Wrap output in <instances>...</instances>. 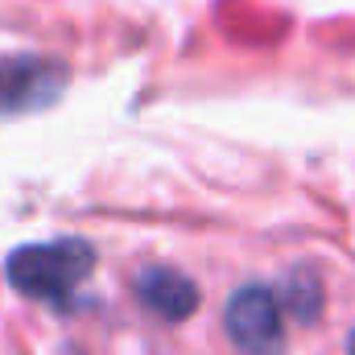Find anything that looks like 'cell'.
I'll list each match as a JSON object with an SVG mask.
<instances>
[{
  "instance_id": "cell-6",
  "label": "cell",
  "mask_w": 355,
  "mask_h": 355,
  "mask_svg": "<svg viewBox=\"0 0 355 355\" xmlns=\"http://www.w3.org/2000/svg\"><path fill=\"white\" fill-rule=\"evenodd\" d=\"M347 355H355V331H352V339H347Z\"/></svg>"
},
{
  "instance_id": "cell-5",
  "label": "cell",
  "mask_w": 355,
  "mask_h": 355,
  "mask_svg": "<svg viewBox=\"0 0 355 355\" xmlns=\"http://www.w3.org/2000/svg\"><path fill=\"white\" fill-rule=\"evenodd\" d=\"M322 302H327V293H322V277H318V268L310 265H297L285 272V281H281V306L297 318V322H318L322 318Z\"/></svg>"
},
{
  "instance_id": "cell-4",
  "label": "cell",
  "mask_w": 355,
  "mask_h": 355,
  "mask_svg": "<svg viewBox=\"0 0 355 355\" xmlns=\"http://www.w3.org/2000/svg\"><path fill=\"white\" fill-rule=\"evenodd\" d=\"M132 289H137V302L162 322H186L202 302L198 285L170 265H145L132 277Z\"/></svg>"
},
{
  "instance_id": "cell-2",
  "label": "cell",
  "mask_w": 355,
  "mask_h": 355,
  "mask_svg": "<svg viewBox=\"0 0 355 355\" xmlns=\"http://www.w3.org/2000/svg\"><path fill=\"white\" fill-rule=\"evenodd\" d=\"M223 331L240 355H281L285 352V306L268 285H244L227 297Z\"/></svg>"
},
{
  "instance_id": "cell-3",
  "label": "cell",
  "mask_w": 355,
  "mask_h": 355,
  "mask_svg": "<svg viewBox=\"0 0 355 355\" xmlns=\"http://www.w3.org/2000/svg\"><path fill=\"white\" fill-rule=\"evenodd\" d=\"M67 87V71L54 58L12 54L0 58V116H21L54 103Z\"/></svg>"
},
{
  "instance_id": "cell-1",
  "label": "cell",
  "mask_w": 355,
  "mask_h": 355,
  "mask_svg": "<svg viewBox=\"0 0 355 355\" xmlns=\"http://www.w3.org/2000/svg\"><path fill=\"white\" fill-rule=\"evenodd\" d=\"M91 268H95V248L87 240H50V244H25V248L8 252L4 277L25 297L58 302L87 277Z\"/></svg>"
}]
</instances>
